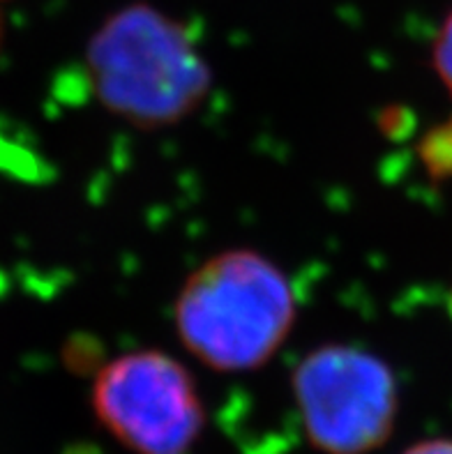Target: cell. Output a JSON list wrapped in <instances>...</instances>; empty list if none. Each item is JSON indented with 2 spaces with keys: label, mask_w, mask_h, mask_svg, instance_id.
I'll return each instance as SVG.
<instances>
[{
  "label": "cell",
  "mask_w": 452,
  "mask_h": 454,
  "mask_svg": "<svg viewBox=\"0 0 452 454\" xmlns=\"http://www.w3.org/2000/svg\"><path fill=\"white\" fill-rule=\"evenodd\" d=\"M91 403L99 425L134 454H189L206 427L194 376L160 348L109 360L95 376Z\"/></svg>",
  "instance_id": "4"
},
{
  "label": "cell",
  "mask_w": 452,
  "mask_h": 454,
  "mask_svg": "<svg viewBox=\"0 0 452 454\" xmlns=\"http://www.w3.org/2000/svg\"><path fill=\"white\" fill-rule=\"evenodd\" d=\"M432 67L443 88L452 95V10L441 21L432 42Z\"/></svg>",
  "instance_id": "5"
},
{
  "label": "cell",
  "mask_w": 452,
  "mask_h": 454,
  "mask_svg": "<svg viewBox=\"0 0 452 454\" xmlns=\"http://www.w3.org/2000/svg\"><path fill=\"white\" fill-rule=\"evenodd\" d=\"M401 454H452V438H424Z\"/></svg>",
  "instance_id": "6"
},
{
  "label": "cell",
  "mask_w": 452,
  "mask_h": 454,
  "mask_svg": "<svg viewBox=\"0 0 452 454\" xmlns=\"http://www.w3.org/2000/svg\"><path fill=\"white\" fill-rule=\"evenodd\" d=\"M86 76L104 111L137 129L180 125L212 90V67L183 21L132 3L99 23Z\"/></svg>",
  "instance_id": "2"
},
{
  "label": "cell",
  "mask_w": 452,
  "mask_h": 454,
  "mask_svg": "<svg viewBox=\"0 0 452 454\" xmlns=\"http://www.w3.org/2000/svg\"><path fill=\"white\" fill-rule=\"evenodd\" d=\"M298 318V295L275 261L257 249H224L189 272L173 302L185 351L219 374L268 364Z\"/></svg>",
  "instance_id": "1"
},
{
  "label": "cell",
  "mask_w": 452,
  "mask_h": 454,
  "mask_svg": "<svg viewBox=\"0 0 452 454\" xmlns=\"http://www.w3.org/2000/svg\"><path fill=\"white\" fill-rule=\"evenodd\" d=\"M291 392L312 448L369 454L393 436L400 380L378 353L358 344H321L293 367Z\"/></svg>",
  "instance_id": "3"
}]
</instances>
